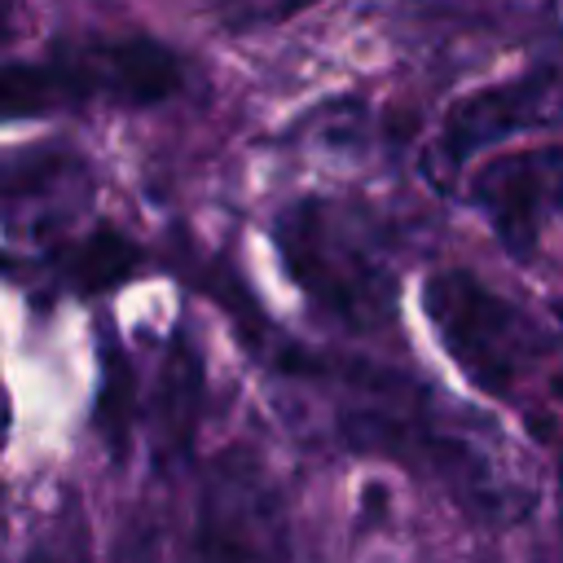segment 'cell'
I'll use <instances>...</instances> for the list:
<instances>
[{
    "label": "cell",
    "instance_id": "cell-14",
    "mask_svg": "<svg viewBox=\"0 0 563 563\" xmlns=\"http://www.w3.org/2000/svg\"><path fill=\"white\" fill-rule=\"evenodd\" d=\"M554 471H559V528H563V449H559V462H554Z\"/></svg>",
    "mask_w": 563,
    "mask_h": 563
},
{
    "label": "cell",
    "instance_id": "cell-17",
    "mask_svg": "<svg viewBox=\"0 0 563 563\" xmlns=\"http://www.w3.org/2000/svg\"><path fill=\"white\" fill-rule=\"evenodd\" d=\"M554 312H559V325H563V303H559V308H554Z\"/></svg>",
    "mask_w": 563,
    "mask_h": 563
},
{
    "label": "cell",
    "instance_id": "cell-6",
    "mask_svg": "<svg viewBox=\"0 0 563 563\" xmlns=\"http://www.w3.org/2000/svg\"><path fill=\"white\" fill-rule=\"evenodd\" d=\"M202 400H207V369H202L198 347L180 334L167 347L158 391H154V449L163 462L189 453L198 422H202Z\"/></svg>",
    "mask_w": 563,
    "mask_h": 563
},
{
    "label": "cell",
    "instance_id": "cell-7",
    "mask_svg": "<svg viewBox=\"0 0 563 563\" xmlns=\"http://www.w3.org/2000/svg\"><path fill=\"white\" fill-rule=\"evenodd\" d=\"M75 62L88 75L92 92L106 88V92H114L123 101H136V106L163 101L180 84V62L158 40H145V35L119 40V44H101V48L75 57Z\"/></svg>",
    "mask_w": 563,
    "mask_h": 563
},
{
    "label": "cell",
    "instance_id": "cell-1",
    "mask_svg": "<svg viewBox=\"0 0 563 563\" xmlns=\"http://www.w3.org/2000/svg\"><path fill=\"white\" fill-rule=\"evenodd\" d=\"M422 308L453 365L488 396H510L537 361L528 317L466 268H444L422 286Z\"/></svg>",
    "mask_w": 563,
    "mask_h": 563
},
{
    "label": "cell",
    "instance_id": "cell-5",
    "mask_svg": "<svg viewBox=\"0 0 563 563\" xmlns=\"http://www.w3.org/2000/svg\"><path fill=\"white\" fill-rule=\"evenodd\" d=\"M559 106H563V79L554 70H528L519 79L488 84L479 92H466L444 114L435 150L449 167H462L493 141L550 123L559 114Z\"/></svg>",
    "mask_w": 563,
    "mask_h": 563
},
{
    "label": "cell",
    "instance_id": "cell-4",
    "mask_svg": "<svg viewBox=\"0 0 563 563\" xmlns=\"http://www.w3.org/2000/svg\"><path fill=\"white\" fill-rule=\"evenodd\" d=\"M471 198L488 216L506 255L532 260L541 233L563 211V145H528L484 163L471 180Z\"/></svg>",
    "mask_w": 563,
    "mask_h": 563
},
{
    "label": "cell",
    "instance_id": "cell-2",
    "mask_svg": "<svg viewBox=\"0 0 563 563\" xmlns=\"http://www.w3.org/2000/svg\"><path fill=\"white\" fill-rule=\"evenodd\" d=\"M198 541L207 563H295L286 497L251 449H224L207 466Z\"/></svg>",
    "mask_w": 563,
    "mask_h": 563
},
{
    "label": "cell",
    "instance_id": "cell-11",
    "mask_svg": "<svg viewBox=\"0 0 563 563\" xmlns=\"http://www.w3.org/2000/svg\"><path fill=\"white\" fill-rule=\"evenodd\" d=\"M70 167H75V158L62 154V150H22V154H9V158H0V194L4 198L44 194L57 180H66Z\"/></svg>",
    "mask_w": 563,
    "mask_h": 563
},
{
    "label": "cell",
    "instance_id": "cell-8",
    "mask_svg": "<svg viewBox=\"0 0 563 563\" xmlns=\"http://www.w3.org/2000/svg\"><path fill=\"white\" fill-rule=\"evenodd\" d=\"M84 97H92V84L75 57L53 62V66H22V62L0 66V119L48 114Z\"/></svg>",
    "mask_w": 563,
    "mask_h": 563
},
{
    "label": "cell",
    "instance_id": "cell-12",
    "mask_svg": "<svg viewBox=\"0 0 563 563\" xmlns=\"http://www.w3.org/2000/svg\"><path fill=\"white\" fill-rule=\"evenodd\" d=\"M26 563H97V559H92L88 528H84V519H79L75 506H70V515H57V523L44 528V532L31 541Z\"/></svg>",
    "mask_w": 563,
    "mask_h": 563
},
{
    "label": "cell",
    "instance_id": "cell-15",
    "mask_svg": "<svg viewBox=\"0 0 563 563\" xmlns=\"http://www.w3.org/2000/svg\"><path fill=\"white\" fill-rule=\"evenodd\" d=\"M132 550L141 554V563H158V559H154V545H145V550H141V545H132Z\"/></svg>",
    "mask_w": 563,
    "mask_h": 563
},
{
    "label": "cell",
    "instance_id": "cell-13",
    "mask_svg": "<svg viewBox=\"0 0 563 563\" xmlns=\"http://www.w3.org/2000/svg\"><path fill=\"white\" fill-rule=\"evenodd\" d=\"M13 35V0H0V40Z\"/></svg>",
    "mask_w": 563,
    "mask_h": 563
},
{
    "label": "cell",
    "instance_id": "cell-10",
    "mask_svg": "<svg viewBox=\"0 0 563 563\" xmlns=\"http://www.w3.org/2000/svg\"><path fill=\"white\" fill-rule=\"evenodd\" d=\"M136 264V246L119 233V229H97L79 242V251L70 255V277L79 282V290H106L114 282H123Z\"/></svg>",
    "mask_w": 563,
    "mask_h": 563
},
{
    "label": "cell",
    "instance_id": "cell-9",
    "mask_svg": "<svg viewBox=\"0 0 563 563\" xmlns=\"http://www.w3.org/2000/svg\"><path fill=\"white\" fill-rule=\"evenodd\" d=\"M97 431L114 462L128 457L136 431V374L114 334L101 339V391H97Z\"/></svg>",
    "mask_w": 563,
    "mask_h": 563
},
{
    "label": "cell",
    "instance_id": "cell-3",
    "mask_svg": "<svg viewBox=\"0 0 563 563\" xmlns=\"http://www.w3.org/2000/svg\"><path fill=\"white\" fill-rule=\"evenodd\" d=\"M282 260L290 277L347 325H374L391 312V277L374 264V255L330 216L321 202L295 207L277 224Z\"/></svg>",
    "mask_w": 563,
    "mask_h": 563
},
{
    "label": "cell",
    "instance_id": "cell-16",
    "mask_svg": "<svg viewBox=\"0 0 563 563\" xmlns=\"http://www.w3.org/2000/svg\"><path fill=\"white\" fill-rule=\"evenodd\" d=\"M4 418H9V413H4V396H0V444H4Z\"/></svg>",
    "mask_w": 563,
    "mask_h": 563
}]
</instances>
